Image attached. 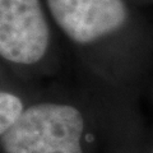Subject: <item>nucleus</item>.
<instances>
[{
	"instance_id": "obj_1",
	"label": "nucleus",
	"mask_w": 153,
	"mask_h": 153,
	"mask_svg": "<svg viewBox=\"0 0 153 153\" xmlns=\"http://www.w3.org/2000/svg\"><path fill=\"white\" fill-rule=\"evenodd\" d=\"M68 47L74 82L111 128V144L152 143L140 102L153 87V25L130 0H45Z\"/></svg>"
},
{
	"instance_id": "obj_2",
	"label": "nucleus",
	"mask_w": 153,
	"mask_h": 153,
	"mask_svg": "<svg viewBox=\"0 0 153 153\" xmlns=\"http://www.w3.org/2000/svg\"><path fill=\"white\" fill-rule=\"evenodd\" d=\"M111 129L87 91L50 83L25 115L0 133V153H105Z\"/></svg>"
},
{
	"instance_id": "obj_3",
	"label": "nucleus",
	"mask_w": 153,
	"mask_h": 153,
	"mask_svg": "<svg viewBox=\"0 0 153 153\" xmlns=\"http://www.w3.org/2000/svg\"><path fill=\"white\" fill-rule=\"evenodd\" d=\"M0 70L38 83L73 74L68 47L45 0H0Z\"/></svg>"
},
{
	"instance_id": "obj_4",
	"label": "nucleus",
	"mask_w": 153,
	"mask_h": 153,
	"mask_svg": "<svg viewBox=\"0 0 153 153\" xmlns=\"http://www.w3.org/2000/svg\"><path fill=\"white\" fill-rule=\"evenodd\" d=\"M49 84L31 82L0 70V133L10 129Z\"/></svg>"
},
{
	"instance_id": "obj_5",
	"label": "nucleus",
	"mask_w": 153,
	"mask_h": 153,
	"mask_svg": "<svg viewBox=\"0 0 153 153\" xmlns=\"http://www.w3.org/2000/svg\"><path fill=\"white\" fill-rule=\"evenodd\" d=\"M107 153H153V147L147 148H119V149H111Z\"/></svg>"
},
{
	"instance_id": "obj_6",
	"label": "nucleus",
	"mask_w": 153,
	"mask_h": 153,
	"mask_svg": "<svg viewBox=\"0 0 153 153\" xmlns=\"http://www.w3.org/2000/svg\"><path fill=\"white\" fill-rule=\"evenodd\" d=\"M130 1H133L134 4H137V5H139L142 8L153 5V0H130Z\"/></svg>"
},
{
	"instance_id": "obj_7",
	"label": "nucleus",
	"mask_w": 153,
	"mask_h": 153,
	"mask_svg": "<svg viewBox=\"0 0 153 153\" xmlns=\"http://www.w3.org/2000/svg\"><path fill=\"white\" fill-rule=\"evenodd\" d=\"M152 88H153V87H152ZM152 143H153V137H152Z\"/></svg>"
}]
</instances>
